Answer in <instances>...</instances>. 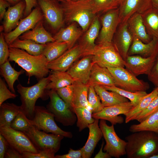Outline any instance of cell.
I'll use <instances>...</instances> for the list:
<instances>
[{
  "instance_id": "1",
  "label": "cell",
  "mask_w": 158,
  "mask_h": 158,
  "mask_svg": "<svg viewBox=\"0 0 158 158\" xmlns=\"http://www.w3.org/2000/svg\"><path fill=\"white\" fill-rule=\"evenodd\" d=\"M125 138L128 158H149L158 152V134L150 131L133 133Z\"/></svg>"
},
{
  "instance_id": "2",
  "label": "cell",
  "mask_w": 158,
  "mask_h": 158,
  "mask_svg": "<svg viewBox=\"0 0 158 158\" xmlns=\"http://www.w3.org/2000/svg\"><path fill=\"white\" fill-rule=\"evenodd\" d=\"M9 61H14L25 71L28 77H35L38 81L45 77L49 72L48 67V62L42 54L38 56L31 55L24 50L9 47Z\"/></svg>"
},
{
  "instance_id": "3",
  "label": "cell",
  "mask_w": 158,
  "mask_h": 158,
  "mask_svg": "<svg viewBox=\"0 0 158 158\" xmlns=\"http://www.w3.org/2000/svg\"><path fill=\"white\" fill-rule=\"evenodd\" d=\"M62 1L61 5L66 20L77 23L83 32L87 30L97 13L91 0Z\"/></svg>"
},
{
  "instance_id": "4",
  "label": "cell",
  "mask_w": 158,
  "mask_h": 158,
  "mask_svg": "<svg viewBox=\"0 0 158 158\" xmlns=\"http://www.w3.org/2000/svg\"><path fill=\"white\" fill-rule=\"evenodd\" d=\"M50 81L49 75L38 81L35 85L28 87L20 84L17 86V91L20 95L21 111L30 119L33 118L35 104L37 99L40 98L46 100L49 97L46 87Z\"/></svg>"
},
{
  "instance_id": "5",
  "label": "cell",
  "mask_w": 158,
  "mask_h": 158,
  "mask_svg": "<svg viewBox=\"0 0 158 158\" xmlns=\"http://www.w3.org/2000/svg\"><path fill=\"white\" fill-rule=\"evenodd\" d=\"M89 55L92 56L93 64L106 68L124 67L125 61L114 43L96 44Z\"/></svg>"
},
{
  "instance_id": "6",
  "label": "cell",
  "mask_w": 158,
  "mask_h": 158,
  "mask_svg": "<svg viewBox=\"0 0 158 158\" xmlns=\"http://www.w3.org/2000/svg\"><path fill=\"white\" fill-rule=\"evenodd\" d=\"M54 118V115L47 108L35 106L33 118L32 119H28V121L31 125L47 133H50L71 138L73 136L72 133L62 130L57 125Z\"/></svg>"
},
{
  "instance_id": "7",
  "label": "cell",
  "mask_w": 158,
  "mask_h": 158,
  "mask_svg": "<svg viewBox=\"0 0 158 158\" xmlns=\"http://www.w3.org/2000/svg\"><path fill=\"white\" fill-rule=\"evenodd\" d=\"M30 140L38 151H47L55 153L59 150L64 136L59 135L48 134L31 125L23 132Z\"/></svg>"
},
{
  "instance_id": "8",
  "label": "cell",
  "mask_w": 158,
  "mask_h": 158,
  "mask_svg": "<svg viewBox=\"0 0 158 158\" xmlns=\"http://www.w3.org/2000/svg\"><path fill=\"white\" fill-rule=\"evenodd\" d=\"M47 92L50 100L46 108L54 115L55 120L65 126L74 125L77 118L73 111L67 106L56 90H47Z\"/></svg>"
},
{
  "instance_id": "9",
  "label": "cell",
  "mask_w": 158,
  "mask_h": 158,
  "mask_svg": "<svg viewBox=\"0 0 158 158\" xmlns=\"http://www.w3.org/2000/svg\"><path fill=\"white\" fill-rule=\"evenodd\" d=\"M115 81L116 86L132 92L145 91L150 88L147 82L138 79L136 75L124 67L108 68Z\"/></svg>"
},
{
  "instance_id": "10",
  "label": "cell",
  "mask_w": 158,
  "mask_h": 158,
  "mask_svg": "<svg viewBox=\"0 0 158 158\" xmlns=\"http://www.w3.org/2000/svg\"><path fill=\"white\" fill-rule=\"evenodd\" d=\"M99 125L106 142L104 151L111 157L116 158L126 155V142L118 136L115 131L114 125L109 126L105 120L100 119Z\"/></svg>"
},
{
  "instance_id": "11",
  "label": "cell",
  "mask_w": 158,
  "mask_h": 158,
  "mask_svg": "<svg viewBox=\"0 0 158 158\" xmlns=\"http://www.w3.org/2000/svg\"><path fill=\"white\" fill-rule=\"evenodd\" d=\"M0 134L3 136L10 146L21 154L26 152L34 153L39 152L23 132L11 127H0Z\"/></svg>"
},
{
  "instance_id": "12",
  "label": "cell",
  "mask_w": 158,
  "mask_h": 158,
  "mask_svg": "<svg viewBox=\"0 0 158 158\" xmlns=\"http://www.w3.org/2000/svg\"><path fill=\"white\" fill-rule=\"evenodd\" d=\"M104 13L101 18L102 26L99 35L98 44L112 42L120 23L119 8Z\"/></svg>"
},
{
  "instance_id": "13",
  "label": "cell",
  "mask_w": 158,
  "mask_h": 158,
  "mask_svg": "<svg viewBox=\"0 0 158 158\" xmlns=\"http://www.w3.org/2000/svg\"><path fill=\"white\" fill-rule=\"evenodd\" d=\"M44 17L40 7L37 6L26 17L21 19L14 30L9 33H4L5 39L9 46L21 35L32 29Z\"/></svg>"
},
{
  "instance_id": "14",
  "label": "cell",
  "mask_w": 158,
  "mask_h": 158,
  "mask_svg": "<svg viewBox=\"0 0 158 158\" xmlns=\"http://www.w3.org/2000/svg\"><path fill=\"white\" fill-rule=\"evenodd\" d=\"M158 56V44L154 52L150 56L145 57L139 55H128L125 61V67L136 76L147 75Z\"/></svg>"
},
{
  "instance_id": "15",
  "label": "cell",
  "mask_w": 158,
  "mask_h": 158,
  "mask_svg": "<svg viewBox=\"0 0 158 158\" xmlns=\"http://www.w3.org/2000/svg\"><path fill=\"white\" fill-rule=\"evenodd\" d=\"M44 17L54 30L59 29L63 23V13L61 5L54 0H37Z\"/></svg>"
},
{
  "instance_id": "16",
  "label": "cell",
  "mask_w": 158,
  "mask_h": 158,
  "mask_svg": "<svg viewBox=\"0 0 158 158\" xmlns=\"http://www.w3.org/2000/svg\"><path fill=\"white\" fill-rule=\"evenodd\" d=\"M130 101L121 103L111 106L104 107L100 112L92 114L95 119H103L109 121L112 124H121L123 118L121 114L125 116L133 108Z\"/></svg>"
},
{
  "instance_id": "17",
  "label": "cell",
  "mask_w": 158,
  "mask_h": 158,
  "mask_svg": "<svg viewBox=\"0 0 158 158\" xmlns=\"http://www.w3.org/2000/svg\"><path fill=\"white\" fill-rule=\"evenodd\" d=\"M82 56H84V51L80 44L68 49L57 59L48 63V67L53 71H66L74 62Z\"/></svg>"
},
{
  "instance_id": "18",
  "label": "cell",
  "mask_w": 158,
  "mask_h": 158,
  "mask_svg": "<svg viewBox=\"0 0 158 158\" xmlns=\"http://www.w3.org/2000/svg\"><path fill=\"white\" fill-rule=\"evenodd\" d=\"M152 7L151 0H126L118 8L120 23L127 22L133 14H142Z\"/></svg>"
},
{
  "instance_id": "19",
  "label": "cell",
  "mask_w": 158,
  "mask_h": 158,
  "mask_svg": "<svg viewBox=\"0 0 158 158\" xmlns=\"http://www.w3.org/2000/svg\"><path fill=\"white\" fill-rule=\"evenodd\" d=\"M93 64L92 55L85 56L73 64L66 71L74 81L87 84L89 79Z\"/></svg>"
},
{
  "instance_id": "20",
  "label": "cell",
  "mask_w": 158,
  "mask_h": 158,
  "mask_svg": "<svg viewBox=\"0 0 158 158\" xmlns=\"http://www.w3.org/2000/svg\"><path fill=\"white\" fill-rule=\"evenodd\" d=\"M114 35L113 43L125 61L133 40L128 30L127 22L119 24Z\"/></svg>"
},
{
  "instance_id": "21",
  "label": "cell",
  "mask_w": 158,
  "mask_h": 158,
  "mask_svg": "<svg viewBox=\"0 0 158 158\" xmlns=\"http://www.w3.org/2000/svg\"><path fill=\"white\" fill-rule=\"evenodd\" d=\"M87 84L96 85L116 86L114 79L107 68L94 63L92 66L89 79Z\"/></svg>"
},
{
  "instance_id": "22",
  "label": "cell",
  "mask_w": 158,
  "mask_h": 158,
  "mask_svg": "<svg viewBox=\"0 0 158 158\" xmlns=\"http://www.w3.org/2000/svg\"><path fill=\"white\" fill-rule=\"evenodd\" d=\"M26 6L24 0L8 8L4 17L3 28L5 33L9 32L18 25Z\"/></svg>"
},
{
  "instance_id": "23",
  "label": "cell",
  "mask_w": 158,
  "mask_h": 158,
  "mask_svg": "<svg viewBox=\"0 0 158 158\" xmlns=\"http://www.w3.org/2000/svg\"><path fill=\"white\" fill-rule=\"evenodd\" d=\"M127 22L128 30L133 38L138 39L145 43L151 40L152 38L147 32L141 14H133Z\"/></svg>"
},
{
  "instance_id": "24",
  "label": "cell",
  "mask_w": 158,
  "mask_h": 158,
  "mask_svg": "<svg viewBox=\"0 0 158 158\" xmlns=\"http://www.w3.org/2000/svg\"><path fill=\"white\" fill-rule=\"evenodd\" d=\"M98 123L99 119H95L94 122L87 127L89 129L88 138L85 145L81 148L83 158L91 157L97 144L103 136Z\"/></svg>"
},
{
  "instance_id": "25",
  "label": "cell",
  "mask_w": 158,
  "mask_h": 158,
  "mask_svg": "<svg viewBox=\"0 0 158 158\" xmlns=\"http://www.w3.org/2000/svg\"><path fill=\"white\" fill-rule=\"evenodd\" d=\"M100 27L99 17L96 16L80 44L84 50V56L89 55L96 45L95 42L99 36Z\"/></svg>"
},
{
  "instance_id": "26",
  "label": "cell",
  "mask_w": 158,
  "mask_h": 158,
  "mask_svg": "<svg viewBox=\"0 0 158 158\" xmlns=\"http://www.w3.org/2000/svg\"><path fill=\"white\" fill-rule=\"evenodd\" d=\"M18 38L22 40H30L40 44L55 41L54 37L45 29L42 20L39 22L32 30L24 33Z\"/></svg>"
},
{
  "instance_id": "27",
  "label": "cell",
  "mask_w": 158,
  "mask_h": 158,
  "mask_svg": "<svg viewBox=\"0 0 158 158\" xmlns=\"http://www.w3.org/2000/svg\"><path fill=\"white\" fill-rule=\"evenodd\" d=\"M82 31L77 27L75 22H73L67 27L61 29L54 38L55 41L66 43L69 49L74 46L81 35Z\"/></svg>"
},
{
  "instance_id": "28",
  "label": "cell",
  "mask_w": 158,
  "mask_h": 158,
  "mask_svg": "<svg viewBox=\"0 0 158 158\" xmlns=\"http://www.w3.org/2000/svg\"><path fill=\"white\" fill-rule=\"evenodd\" d=\"M158 44V40L154 38L148 43H144L137 38H133L128 55H139L145 57L150 56L154 52Z\"/></svg>"
},
{
  "instance_id": "29",
  "label": "cell",
  "mask_w": 158,
  "mask_h": 158,
  "mask_svg": "<svg viewBox=\"0 0 158 158\" xmlns=\"http://www.w3.org/2000/svg\"><path fill=\"white\" fill-rule=\"evenodd\" d=\"M94 87L104 107L129 101L127 98L116 92L107 90L102 86L96 85Z\"/></svg>"
},
{
  "instance_id": "30",
  "label": "cell",
  "mask_w": 158,
  "mask_h": 158,
  "mask_svg": "<svg viewBox=\"0 0 158 158\" xmlns=\"http://www.w3.org/2000/svg\"><path fill=\"white\" fill-rule=\"evenodd\" d=\"M141 14L148 35L158 40V9L152 6Z\"/></svg>"
},
{
  "instance_id": "31",
  "label": "cell",
  "mask_w": 158,
  "mask_h": 158,
  "mask_svg": "<svg viewBox=\"0 0 158 158\" xmlns=\"http://www.w3.org/2000/svg\"><path fill=\"white\" fill-rule=\"evenodd\" d=\"M73 86V97L72 107L75 108L89 107L88 94L89 86L77 81H74Z\"/></svg>"
},
{
  "instance_id": "32",
  "label": "cell",
  "mask_w": 158,
  "mask_h": 158,
  "mask_svg": "<svg viewBox=\"0 0 158 158\" xmlns=\"http://www.w3.org/2000/svg\"><path fill=\"white\" fill-rule=\"evenodd\" d=\"M21 111L20 106L13 103H3L0 106V127H10L11 122Z\"/></svg>"
},
{
  "instance_id": "33",
  "label": "cell",
  "mask_w": 158,
  "mask_h": 158,
  "mask_svg": "<svg viewBox=\"0 0 158 158\" xmlns=\"http://www.w3.org/2000/svg\"><path fill=\"white\" fill-rule=\"evenodd\" d=\"M49 75L50 81L47 86V90H56L72 84L74 81L67 71H53Z\"/></svg>"
},
{
  "instance_id": "34",
  "label": "cell",
  "mask_w": 158,
  "mask_h": 158,
  "mask_svg": "<svg viewBox=\"0 0 158 158\" xmlns=\"http://www.w3.org/2000/svg\"><path fill=\"white\" fill-rule=\"evenodd\" d=\"M158 95V89L157 87H156L150 93L147 94L142 97L138 104L125 115V123H127L135 120L136 118L147 107L151 101Z\"/></svg>"
},
{
  "instance_id": "35",
  "label": "cell",
  "mask_w": 158,
  "mask_h": 158,
  "mask_svg": "<svg viewBox=\"0 0 158 158\" xmlns=\"http://www.w3.org/2000/svg\"><path fill=\"white\" fill-rule=\"evenodd\" d=\"M46 45L38 44L30 40H20L18 37L9 47L25 50L29 54L37 56L42 54Z\"/></svg>"
},
{
  "instance_id": "36",
  "label": "cell",
  "mask_w": 158,
  "mask_h": 158,
  "mask_svg": "<svg viewBox=\"0 0 158 158\" xmlns=\"http://www.w3.org/2000/svg\"><path fill=\"white\" fill-rule=\"evenodd\" d=\"M8 60L0 66L1 75L5 79L9 89L12 92L15 93L16 92L13 85L15 81L18 80L19 77L23 74L25 71L23 69L19 71L15 70L11 66Z\"/></svg>"
},
{
  "instance_id": "37",
  "label": "cell",
  "mask_w": 158,
  "mask_h": 158,
  "mask_svg": "<svg viewBox=\"0 0 158 158\" xmlns=\"http://www.w3.org/2000/svg\"><path fill=\"white\" fill-rule=\"evenodd\" d=\"M46 44L42 54L46 57L48 63L57 59L68 49V46L65 42L54 41Z\"/></svg>"
},
{
  "instance_id": "38",
  "label": "cell",
  "mask_w": 158,
  "mask_h": 158,
  "mask_svg": "<svg viewBox=\"0 0 158 158\" xmlns=\"http://www.w3.org/2000/svg\"><path fill=\"white\" fill-rule=\"evenodd\" d=\"M129 130L132 133L150 131L158 134V110L139 123L131 125Z\"/></svg>"
},
{
  "instance_id": "39",
  "label": "cell",
  "mask_w": 158,
  "mask_h": 158,
  "mask_svg": "<svg viewBox=\"0 0 158 158\" xmlns=\"http://www.w3.org/2000/svg\"><path fill=\"white\" fill-rule=\"evenodd\" d=\"M73 111L77 117V126L79 131H81L87 127L95 121V119L92 116V111L89 107L74 108Z\"/></svg>"
},
{
  "instance_id": "40",
  "label": "cell",
  "mask_w": 158,
  "mask_h": 158,
  "mask_svg": "<svg viewBox=\"0 0 158 158\" xmlns=\"http://www.w3.org/2000/svg\"><path fill=\"white\" fill-rule=\"evenodd\" d=\"M102 86L107 90L116 92L127 98L130 101L133 107L136 106L142 98L147 94L145 91L132 92L121 88L116 86Z\"/></svg>"
},
{
  "instance_id": "41",
  "label": "cell",
  "mask_w": 158,
  "mask_h": 158,
  "mask_svg": "<svg viewBox=\"0 0 158 158\" xmlns=\"http://www.w3.org/2000/svg\"><path fill=\"white\" fill-rule=\"evenodd\" d=\"M88 102V106L90 108L92 114L100 112L104 107L99 96L95 90L94 87L92 86L89 87Z\"/></svg>"
},
{
  "instance_id": "42",
  "label": "cell",
  "mask_w": 158,
  "mask_h": 158,
  "mask_svg": "<svg viewBox=\"0 0 158 158\" xmlns=\"http://www.w3.org/2000/svg\"><path fill=\"white\" fill-rule=\"evenodd\" d=\"M28 119L21 111L12 121L10 127L14 130L22 132L26 131L31 126L28 121Z\"/></svg>"
},
{
  "instance_id": "43",
  "label": "cell",
  "mask_w": 158,
  "mask_h": 158,
  "mask_svg": "<svg viewBox=\"0 0 158 158\" xmlns=\"http://www.w3.org/2000/svg\"><path fill=\"white\" fill-rule=\"evenodd\" d=\"M56 91L58 95L65 102L67 106L73 111L71 106L73 92V85L62 87Z\"/></svg>"
},
{
  "instance_id": "44",
  "label": "cell",
  "mask_w": 158,
  "mask_h": 158,
  "mask_svg": "<svg viewBox=\"0 0 158 158\" xmlns=\"http://www.w3.org/2000/svg\"><path fill=\"white\" fill-rule=\"evenodd\" d=\"M158 110V95L150 103L147 107L135 119L140 123Z\"/></svg>"
},
{
  "instance_id": "45",
  "label": "cell",
  "mask_w": 158,
  "mask_h": 158,
  "mask_svg": "<svg viewBox=\"0 0 158 158\" xmlns=\"http://www.w3.org/2000/svg\"><path fill=\"white\" fill-rule=\"evenodd\" d=\"M9 46L5 39L4 33L0 35V65H1L8 60L9 56Z\"/></svg>"
},
{
  "instance_id": "46",
  "label": "cell",
  "mask_w": 158,
  "mask_h": 158,
  "mask_svg": "<svg viewBox=\"0 0 158 158\" xmlns=\"http://www.w3.org/2000/svg\"><path fill=\"white\" fill-rule=\"evenodd\" d=\"M18 95L8 89L4 81L0 78V106L3 102L9 99H15Z\"/></svg>"
},
{
  "instance_id": "47",
  "label": "cell",
  "mask_w": 158,
  "mask_h": 158,
  "mask_svg": "<svg viewBox=\"0 0 158 158\" xmlns=\"http://www.w3.org/2000/svg\"><path fill=\"white\" fill-rule=\"evenodd\" d=\"M55 153L47 151H40L37 153L26 152L22 154L24 158H55Z\"/></svg>"
},
{
  "instance_id": "48",
  "label": "cell",
  "mask_w": 158,
  "mask_h": 158,
  "mask_svg": "<svg viewBox=\"0 0 158 158\" xmlns=\"http://www.w3.org/2000/svg\"><path fill=\"white\" fill-rule=\"evenodd\" d=\"M147 76L149 80L156 87H158V56Z\"/></svg>"
},
{
  "instance_id": "49",
  "label": "cell",
  "mask_w": 158,
  "mask_h": 158,
  "mask_svg": "<svg viewBox=\"0 0 158 158\" xmlns=\"http://www.w3.org/2000/svg\"><path fill=\"white\" fill-rule=\"evenodd\" d=\"M111 0H91L97 13L107 11Z\"/></svg>"
},
{
  "instance_id": "50",
  "label": "cell",
  "mask_w": 158,
  "mask_h": 158,
  "mask_svg": "<svg viewBox=\"0 0 158 158\" xmlns=\"http://www.w3.org/2000/svg\"><path fill=\"white\" fill-rule=\"evenodd\" d=\"M83 154L81 148L76 150L70 148L68 153L62 155H56L55 157V158H82Z\"/></svg>"
},
{
  "instance_id": "51",
  "label": "cell",
  "mask_w": 158,
  "mask_h": 158,
  "mask_svg": "<svg viewBox=\"0 0 158 158\" xmlns=\"http://www.w3.org/2000/svg\"><path fill=\"white\" fill-rule=\"evenodd\" d=\"M4 158H24L22 154L12 147L9 144L5 152Z\"/></svg>"
},
{
  "instance_id": "52",
  "label": "cell",
  "mask_w": 158,
  "mask_h": 158,
  "mask_svg": "<svg viewBox=\"0 0 158 158\" xmlns=\"http://www.w3.org/2000/svg\"><path fill=\"white\" fill-rule=\"evenodd\" d=\"M24 0L26 4L24 11V16H27L31 13L32 8L37 6L38 2L37 0Z\"/></svg>"
},
{
  "instance_id": "53",
  "label": "cell",
  "mask_w": 158,
  "mask_h": 158,
  "mask_svg": "<svg viewBox=\"0 0 158 158\" xmlns=\"http://www.w3.org/2000/svg\"><path fill=\"white\" fill-rule=\"evenodd\" d=\"M8 145V143L6 139L0 134V158H4Z\"/></svg>"
},
{
  "instance_id": "54",
  "label": "cell",
  "mask_w": 158,
  "mask_h": 158,
  "mask_svg": "<svg viewBox=\"0 0 158 158\" xmlns=\"http://www.w3.org/2000/svg\"><path fill=\"white\" fill-rule=\"evenodd\" d=\"M11 4L5 0H0V20L4 18L6 11V9L9 7Z\"/></svg>"
},
{
  "instance_id": "55",
  "label": "cell",
  "mask_w": 158,
  "mask_h": 158,
  "mask_svg": "<svg viewBox=\"0 0 158 158\" xmlns=\"http://www.w3.org/2000/svg\"><path fill=\"white\" fill-rule=\"evenodd\" d=\"M126 0H111L107 11L118 8Z\"/></svg>"
},
{
  "instance_id": "56",
  "label": "cell",
  "mask_w": 158,
  "mask_h": 158,
  "mask_svg": "<svg viewBox=\"0 0 158 158\" xmlns=\"http://www.w3.org/2000/svg\"><path fill=\"white\" fill-rule=\"evenodd\" d=\"M104 144V142L103 141L102 144L99 152L95 156V158H110L111 157L107 152H103V148Z\"/></svg>"
},
{
  "instance_id": "57",
  "label": "cell",
  "mask_w": 158,
  "mask_h": 158,
  "mask_svg": "<svg viewBox=\"0 0 158 158\" xmlns=\"http://www.w3.org/2000/svg\"><path fill=\"white\" fill-rule=\"evenodd\" d=\"M11 5H14L24 0H5Z\"/></svg>"
},
{
  "instance_id": "58",
  "label": "cell",
  "mask_w": 158,
  "mask_h": 158,
  "mask_svg": "<svg viewBox=\"0 0 158 158\" xmlns=\"http://www.w3.org/2000/svg\"><path fill=\"white\" fill-rule=\"evenodd\" d=\"M152 6L158 9V0H151Z\"/></svg>"
},
{
  "instance_id": "59",
  "label": "cell",
  "mask_w": 158,
  "mask_h": 158,
  "mask_svg": "<svg viewBox=\"0 0 158 158\" xmlns=\"http://www.w3.org/2000/svg\"><path fill=\"white\" fill-rule=\"evenodd\" d=\"M149 158H158V152L151 156Z\"/></svg>"
},
{
  "instance_id": "60",
  "label": "cell",
  "mask_w": 158,
  "mask_h": 158,
  "mask_svg": "<svg viewBox=\"0 0 158 158\" xmlns=\"http://www.w3.org/2000/svg\"><path fill=\"white\" fill-rule=\"evenodd\" d=\"M70 1H81V0H70Z\"/></svg>"
},
{
  "instance_id": "61",
  "label": "cell",
  "mask_w": 158,
  "mask_h": 158,
  "mask_svg": "<svg viewBox=\"0 0 158 158\" xmlns=\"http://www.w3.org/2000/svg\"><path fill=\"white\" fill-rule=\"evenodd\" d=\"M60 1H68L69 0H60Z\"/></svg>"
},
{
  "instance_id": "62",
  "label": "cell",
  "mask_w": 158,
  "mask_h": 158,
  "mask_svg": "<svg viewBox=\"0 0 158 158\" xmlns=\"http://www.w3.org/2000/svg\"><path fill=\"white\" fill-rule=\"evenodd\" d=\"M157 89H158V87H157Z\"/></svg>"
},
{
  "instance_id": "63",
  "label": "cell",
  "mask_w": 158,
  "mask_h": 158,
  "mask_svg": "<svg viewBox=\"0 0 158 158\" xmlns=\"http://www.w3.org/2000/svg\"></svg>"
}]
</instances>
